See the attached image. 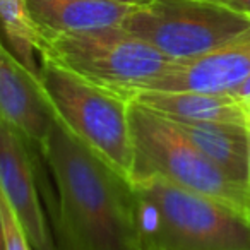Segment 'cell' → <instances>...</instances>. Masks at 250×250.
<instances>
[{
  "mask_svg": "<svg viewBox=\"0 0 250 250\" xmlns=\"http://www.w3.org/2000/svg\"><path fill=\"white\" fill-rule=\"evenodd\" d=\"M40 151L59 192L53 216L84 250L144 249L130 182L76 139L55 117Z\"/></svg>",
  "mask_w": 250,
  "mask_h": 250,
  "instance_id": "cell-1",
  "label": "cell"
},
{
  "mask_svg": "<svg viewBox=\"0 0 250 250\" xmlns=\"http://www.w3.org/2000/svg\"><path fill=\"white\" fill-rule=\"evenodd\" d=\"M132 190L144 247L153 250H250V219L208 195L158 175L136 177Z\"/></svg>",
  "mask_w": 250,
  "mask_h": 250,
  "instance_id": "cell-2",
  "label": "cell"
},
{
  "mask_svg": "<svg viewBox=\"0 0 250 250\" xmlns=\"http://www.w3.org/2000/svg\"><path fill=\"white\" fill-rule=\"evenodd\" d=\"M38 81L53 117L125 180L132 182L134 144L129 98L89 83L48 60H42Z\"/></svg>",
  "mask_w": 250,
  "mask_h": 250,
  "instance_id": "cell-3",
  "label": "cell"
},
{
  "mask_svg": "<svg viewBox=\"0 0 250 250\" xmlns=\"http://www.w3.org/2000/svg\"><path fill=\"white\" fill-rule=\"evenodd\" d=\"M38 53L42 60L129 100L175 62L122 26L83 33H38Z\"/></svg>",
  "mask_w": 250,
  "mask_h": 250,
  "instance_id": "cell-4",
  "label": "cell"
},
{
  "mask_svg": "<svg viewBox=\"0 0 250 250\" xmlns=\"http://www.w3.org/2000/svg\"><path fill=\"white\" fill-rule=\"evenodd\" d=\"M130 132L134 178L158 175L178 187L223 202L250 219L247 187L226 177L171 120L130 101Z\"/></svg>",
  "mask_w": 250,
  "mask_h": 250,
  "instance_id": "cell-5",
  "label": "cell"
},
{
  "mask_svg": "<svg viewBox=\"0 0 250 250\" xmlns=\"http://www.w3.org/2000/svg\"><path fill=\"white\" fill-rule=\"evenodd\" d=\"M122 28L180 62L209 53L250 31V16L216 0H149Z\"/></svg>",
  "mask_w": 250,
  "mask_h": 250,
  "instance_id": "cell-6",
  "label": "cell"
},
{
  "mask_svg": "<svg viewBox=\"0 0 250 250\" xmlns=\"http://www.w3.org/2000/svg\"><path fill=\"white\" fill-rule=\"evenodd\" d=\"M0 192L21 221L35 250H59L36 187L28 141L0 118Z\"/></svg>",
  "mask_w": 250,
  "mask_h": 250,
  "instance_id": "cell-7",
  "label": "cell"
},
{
  "mask_svg": "<svg viewBox=\"0 0 250 250\" xmlns=\"http://www.w3.org/2000/svg\"><path fill=\"white\" fill-rule=\"evenodd\" d=\"M250 76V31L209 53L173 62L143 89L231 94ZM137 93V91H136Z\"/></svg>",
  "mask_w": 250,
  "mask_h": 250,
  "instance_id": "cell-8",
  "label": "cell"
},
{
  "mask_svg": "<svg viewBox=\"0 0 250 250\" xmlns=\"http://www.w3.org/2000/svg\"><path fill=\"white\" fill-rule=\"evenodd\" d=\"M0 118L42 149L53 124L38 72L26 67L0 40Z\"/></svg>",
  "mask_w": 250,
  "mask_h": 250,
  "instance_id": "cell-9",
  "label": "cell"
},
{
  "mask_svg": "<svg viewBox=\"0 0 250 250\" xmlns=\"http://www.w3.org/2000/svg\"><path fill=\"white\" fill-rule=\"evenodd\" d=\"M130 101L170 120L240 125L250 130L249 110L233 94L143 89L134 93Z\"/></svg>",
  "mask_w": 250,
  "mask_h": 250,
  "instance_id": "cell-10",
  "label": "cell"
},
{
  "mask_svg": "<svg viewBox=\"0 0 250 250\" xmlns=\"http://www.w3.org/2000/svg\"><path fill=\"white\" fill-rule=\"evenodd\" d=\"M38 33H83L118 28L137 5L115 0H24Z\"/></svg>",
  "mask_w": 250,
  "mask_h": 250,
  "instance_id": "cell-11",
  "label": "cell"
},
{
  "mask_svg": "<svg viewBox=\"0 0 250 250\" xmlns=\"http://www.w3.org/2000/svg\"><path fill=\"white\" fill-rule=\"evenodd\" d=\"M171 122L226 177L247 187L249 129L240 127V125L226 124H194V122L178 120Z\"/></svg>",
  "mask_w": 250,
  "mask_h": 250,
  "instance_id": "cell-12",
  "label": "cell"
},
{
  "mask_svg": "<svg viewBox=\"0 0 250 250\" xmlns=\"http://www.w3.org/2000/svg\"><path fill=\"white\" fill-rule=\"evenodd\" d=\"M0 26L16 57L38 72L40 65L35 59L38 53V31L29 19L24 0H0Z\"/></svg>",
  "mask_w": 250,
  "mask_h": 250,
  "instance_id": "cell-13",
  "label": "cell"
},
{
  "mask_svg": "<svg viewBox=\"0 0 250 250\" xmlns=\"http://www.w3.org/2000/svg\"><path fill=\"white\" fill-rule=\"evenodd\" d=\"M0 209L4 218V236H5V250H35L22 228L21 221L12 211L11 204L0 192Z\"/></svg>",
  "mask_w": 250,
  "mask_h": 250,
  "instance_id": "cell-14",
  "label": "cell"
},
{
  "mask_svg": "<svg viewBox=\"0 0 250 250\" xmlns=\"http://www.w3.org/2000/svg\"><path fill=\"white\" fill-rule=\"evenodd\" d=\"M52 231H53V236H55V243H57V249L59 250H84L72 236L69 235L63 225L52 214Z\"/></svg>",
  "mask_w": 250,
  "mask_h": 250,
  "instance_id": "cell-15",
  "label": "cell"
},
{
  "mask_svg": "<svg viewBox=\"0 0 250 250\" xmlns=\"http://www.w3.org/2000/svg\"><path fill=\"white\" fill-rule=\"evenodd\" d=\"M231 94L247 108V110H249V106H250V76L247 77V79L243 81V83L240 84V86L236 87Z\"/></svg>",
  "mask_w": 250,
  "mask_h": 250,
  "instance_id": "cell-16",
  "label": "cell"
},
{
  "mask_svg": "<svg viewBox=\"0 0 250 250\" xmlns=\"http://www.w3.org/2000/svg\"><path fill=\"white\" fill-rule=\"evenodd\" d=\"M216 2H221V4L228 5V7L235 9V11L250 16V0H216Z\"/></svg>",
  "mask_w": 250,
  "mask_h": 250,
  "instance_id": "cell-17",
  "label": "cell"
},
{
  "mask_svg": "<svg viewBox=\"0 0 250 250\" xmlns=\"http://www.w3.org/2000/svg\"><path fill=\"white\" fill-rule=\"evenodd\" d=\"M0 250H5V236H4V218H2V209H0Z\"/></svg>",
  "mask_w": 250,
  "mask_h": 250,
  "instance_id": "cell-18",
  "label": "cell"
},
{
  "mask_svg": "<svg viewBox=\"0 0 250 250\" xmlns=\"http://www.w3.org/2000/svg\"><path fill=\"white\" fill-rule=\"evenodd\" d=\"M115 2H124V4H132V5H144L149 0H115Z\"/></svg>",
  "mask_w": 250,
  "mask_h": 250,
  "instance_id": "cell-19",
  "label": "cell"
},
{
  "mask_svg": "<svg viewBox=\"0 0 250 250\" xmlns=\"http://www.w3.org/2000/svg\"><path fill=\"white\" fill-rule=\"evenodd\" d=\"M247 192L250 197V130H249V175H247Z\"/></svg>",
  "mask_w": 250,
  "mask_h": 250,
  "instance_id": "cell-20",
  "label": "cell"
},
{
  "mask_svg": "<svg viewBox=\"0 0 250 250\" xmlns=\"http://www.w3.org/2000/svg\"><path fill=\"white\" fill-rule=\"evenodd\" d=\"M143 250H153V249H149V247H144V249Z\"/></svg>",
  "mask_w": 250,
  "mask_h": 250,
  "instance_id": "cell-21",
  "label": "cell"
},
{
  "mask_svg": "<svg viewBox=\"0 0 250 250\" xmlns=\"http://www.w3.org/2000/svg\"><path fill=\"white\" fill-rule=\"evenodd\" d=\"M249 113H250V106H249Z\"/></svg>",
  "mask_w": 250,
  "mask_h": 250,
  "instance_id": "cell-22",
  "label": "cell"
}]
</instances>
